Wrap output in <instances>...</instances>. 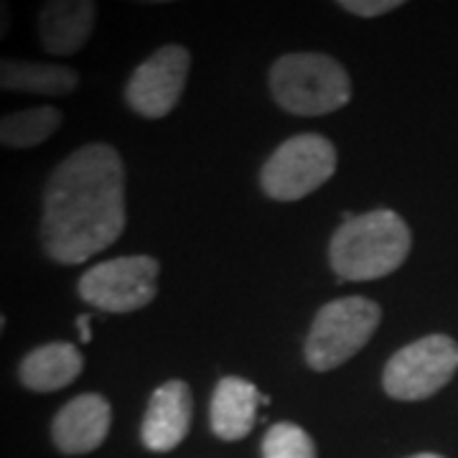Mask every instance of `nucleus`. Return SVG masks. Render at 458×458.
Returning <instances> with one entry per match:
<instances>
[{
    "label": "nucleus",
    "instance_id": "obj_17",
    "mask_svg": "<svg viewBox=\"0 0 458 458\" xmlns=\"http://www.w3.org/2000/svg\"><path fill=\"white\" fill-rule=\"evenodd\" d=\"M400 0H342L339 8H344L346 13L360 18H377L390 13L394 8H400Z\"/></svg>",
    "mask_w": 458,
    "mask_h": 458
},
{
    "label": "nucleus",
    "instance_id": "obj_19",
    "mask_svg": "<svg viewBox=\"0 0 458 458\" xmlns=\"http://www.w3.org/2000/svg\"><path fill=\"white\" fill-rule=\"evenodd\" d=\"M89 321H92V316H80L77 318V328H80V339L84 344L92 342V328H89Z\"/></svg>",
    "mask_w": 458,
    "mask_h": 458
},
{
    "label": "nucleus",
    "instance_id": "obj_7",
    "mask_svg": "<svg viewBox=\"0 0 458 458\" xmlns=\"http://www.w3.org/2000/svg\"><path fill=\"white\" fill-rule=\"evenodd\" d=\"M458 369V344L445 334H430L394 352L385 364L382 385L394 400H426L451 382Z\"/></svg>",
    "mask_w": 458,
    "mask_h": 458
},
{
    "label": "nucleus",
    "instance_id": "obj_8",
    "mask_svg": "<svg viewBox=\"0 0 458 458\" xmlns=\"http://www.w3.org/2000/svg\"><path fill=\"white\" fill-rule=\"evenodd\" d=\"M191 54L183 47H161L132 72L125 84V102L131 110L146 120H158L174 113L183 87L189 82Z\"/></svg>",
    "mask_w": 458,
    "mask_h": 458
},
{
    "label": "nucleus",
    "instance_id": "obj_20",
    "mask_svg": "<svg viewBox=\"0 0 458 458\" xmlns=\"http://www.w3.org/2000/svg\"><path fill=\"white\" fill-rule=\"evenodd\" d=\"M3 331H5V313L0 311V336H3Z\"/></svg>",
    "mask_w": 458,
    "mask_h": 458
},
{
    "label": "nucleus",
    "instance_id": "obj_12",
    "mask_svg": "<svg viewBox=\"0 0 458 458\" xmlns=\"http://www.w3.org/2000/svg\"><path fill=\"white\" fill-rule=\"evenodd\" d=\"M82 352L69 342H49L31 349L18 364V382L31 393H56L82 375Z\"/></svg>",
    "mask_w": 458,
    "mask_h": 458
},
{
    "label": "nucleus",
    "instance_id": "obj_1",
    "mask_svg": "<svg viewBox=\"0 0 458 458\" xmlns=\"http://www.w3.org/2000/svg\"><path fill=\"white\" fill-rule=\"evenodd\" d=\"M125 165L107 143H87L51 171L38 240L59 265H82L125 232Z\"/></svg>",
    "mask_w": 458,
    "mask_h": 458
},
{
    "label": "nucleus",
    "instance_id": "obj_4",
    "mask_svg": "<svg viewBox=\"0 0 458 458\" xmlns=\"http://www.w3.org/2000/svg\"><path fill=\"white\" fill-rule=\"evenodd\" d=\"M382 321V309L375 301L349 295L327 303L316 313L313 327L306 339V361L316 372H328L342 367L367 342L375 336Z\"/></svg>",
    "mask_w": 458,
    "mask_h": 458
},
{
    "label": "nucleus",
    "instance_id": "obj_11",
    "mask_svg": "<svg viewBox=\"0 0 458 458\" xmlns=\"http://www.w3.org/2000/svg\"><path fill=\"white\" fill-rule=\"evenodd\" d=\"M98 21L92 0H49L38 8V44L51 56H72L89 41Z\"/></svg>",
    "mask_w": 458,
    "mask_h": 458
},
{
    "label": "nucleus",
    "instance_id": "obj_16",
    "mask_svg": "<svg viewBox=\"0 0 458 458\" xmlns=\"http://www.w3.org/2000/svg\"><path fill=\"white\" fill-rule=\"evenodd\" d=\"M262 458H316V445L301 426L278 423L262 438Z\"/></svg>",
    "mask_w": 458,
    "mask_h": 458
},
{
    "label": "nucleus",
    "instance_id": "obj_6",
    "mask_svg": "<svg viewBox=\"0 0 458 458\" xmlns=\"http://www.w3.org/2000/svg\"><path fill=\"white\" fill-rule=\"evenodd\" d=\"M161 262L150 255H125L98 262L77 283L84 303L105 313H132L153 303Z\"/></svg>",
    "mask_w": 458,
    "mask_h": 458
},
{
    "label": "nucleus",
    "instance_id": "obj_13",
    "mask_svg": "<svg viewBox=\"0 0 458 458\" xmlns=\"http://www.w3.org/2000/svg\"><path fill=\"white\" fill-rule=\"evenodd\" d=\"M265 400L252 382L242 377H222L212 397V430L222 441H240L258 420Z\"/></svg>",
    "mask_w": 458,
    "mask_h": 458
},
{
    "label": "nucleus",
    "instance_id": "obj_21",
    "mask_svg": "<svg viewBox=\"0 0 458 458\" xmlns=\"http://www.w3.org/2000/svg\"><path fill=\"white\" fill-rule=\"evenodd\" d=\"M410 458H443V456H436V454H418V456H410Z\"/></svg>",
    "mask_w": 458,
    "mask_h": 458
},
{
    "label": "nucleus",
    "instance_id": "obj_3",
    "mask_svg": "<svg viewBox=\"0 0 458 458\" xmlns=\"http://www.w3.org/2000/svg\"><path fill=\"white\" fill-rule=\"evenodd\" d=\"M270 92L285 113L316 117L336 113L352 99V80L349 72L327 54L295 51L273 64Z\"/></svg>",
    "mask_w": 458,
    "mask_h": 458
},
{
    "label": "nucleus",
    "instance_id": "obj_18",
    "mask_svg": "<svg viewBox=\"0 0 458 458\" xmlns=\"http://www.w3.org/2000/svg\"><path fill=\"white\" fill-rule=\"evenodd\" d=\"M8 29H11V8L8 3H0V41L8 36Z\"/></svg>",
    "mask_w": 458,
    "mask_h": 458
},
{
    "label": "nucleus",
    "instance_id": "obj_15",
    "mask_svg": "<svg viewBox=\"0 0 458 458\" xmlns=\"http://www.w3.org/2000/svg\"><path fill=\"white\" fill-rule=\"evenodd\" d=\"M64 125V113L54 105L23 107L0 114V146L26 150L47 143Z\"/></svg>",
    "mask_w": 458,
    "mask_h": 458
},
{
    "label": "nucleus",
    "instance_id": "obj_2",
    "mask_svg": "<svg viewBox=\"0 0 458 458\" xmlns=\"http://www.w3.org/2000/svg\"><path fill=\"white\" fill-rule=\"evenodd\" d=\"M412 247L410 227L393 209L349 216L334 232L328 260L339 280H377L394 273Z\"/></svg>",
    "mask_w": 458,
    "mask_h": 458
},
{
    "label": "nucleus",
    "instance_id": "obj_9",
    "mask_svg": "<svg viewBox=\"0 0 458 458\" xmlns=\"http://www.w3.org/2000/svg\"><path fill=\"white\" fill-rule=\"evenodd\" d=\"M113 423L110 403L98 393L72 397L51 420V441L64 456H82L99 448Z\"/></svg>",
    "mask_w": 458,
    "mask_h": 458
},
{
    "label": "nucleus",
    "instance_id": "obj_14",
    "mask_svg": "<svg viewBox=\"0 0 458 458\" xmlns=\"http://www.w3.org/2000/svg\"><path fill=\"white\" fill-rule=\"evenodd\" d=\"M80 87V72L66 64L0 56V92L66 98Z\"/></svg>",
    "mask_w": 458,
    "mask_h": 458
},
{
    "label": "nucleus",
    "instance_id": "obj_10",
    "mask_svg": "<svg viewBox=\"0 0 458 458\" xmlns=\"http://www.w3.org/2000/svg\"><path fill=\"white\" fill-rule=\"evenodd\" d=\"M191 428V390L181 379L161 385L150 403L140 426V441L148 451L165 454L174 451Z\"/></svg>",
    "mask_w": 458,
    "mask_h": 458
},
{
    "label": "nucleus",
    "instance_id": "obj_5",
    "mask_svg": "<svg viewBox=\"0 0 458 458\" xmlns=\"http://www.w3.org/2000/svg\"><path fill=\"white\" fill-rule=\"evenodd\" d=\"M336 171V148L324 135L288 138L262 165V191L276 201H298L321 189Z\"/></svg>",
    "mask_w": 458,
    "mask_h": 458
}]
</instances>
